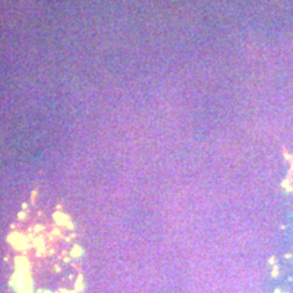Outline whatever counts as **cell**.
Wrapping results in <instances>:
<instances>
[{
	"instance_id": "6da1fadb",
	"label": "cell",
	"mask_w": 293,
	"mask_h": 293,
	"mask_svg": "<svg viewBox=\"0 0 293 293\" xmlns=\"http://www.w3.org/2000/svg\"><path fill=\"white\" fill-rule=\"evenodd\" d=\"M279 273V269H278V266H274L273 270H271V277H277Z\"/></svg>"
},
{
	"instance_id": "7a4b0ae2",
	"label": "cell",
	"mask_w": 293,
	"mask_h": 293,
	"mask_svg": "<svg viewBox=\"0 0 293 293\" xmlns=\"http://www.w3.org/2000/svg\"><path fill=\"white\" fill-rule=\"evenodd\" d=\"M274 262H275V258H274V257H271L270 259H269V263H270V265H274Z\"/></svg>"
},
{
	"instance_id": "3957f363",
	"label": "cell",
	"mask_w": 293,
	"mask_h": 293,
	"mask_svg": "<svg viewBox=\"0 0 293 293\" xmlns=\"http://www.w3.org/2000/svg\"><path fill=\"white\" fill-rule=\"evenodd\" d=\"M274 293H281V290H279V289H275V290H274Z\"/></svg>"
}]
</instances>
